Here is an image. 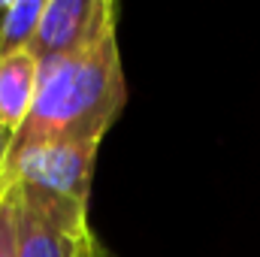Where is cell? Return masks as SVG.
Segmentation results:
<instances>
[{
  "mask_svg": "<svg viewBox=\"0 0 260 257\" xmlns=\"http://www.w3.org/2000/svg\"><path fill=\"white\" fill-rule=\"evenodd\" d=\"M6 6H9V0H0V21H3V12H6Z\"/></svg>",
  "mask_w": 260,
  "mask_h": 257,
  "instance_id": "obj_10",
  "label": "cell"
},
{
  "mask_svg": "<svg viewBox=\"0 0 260 257\" xmlns=\"http://www.w3.org/2000/svg\"><path fill=\"white\" fill-rule=\"evenodd\" d=\"M76 257H115V254L100 242V236H97V233H91V236H88V242L82 245V251H79Z\"/></svg>",
  "mask_w": 260,
  "mask_h": 257,
  "instance_id": "obj_8",
  "label": "cell"
},
{
  "mask_svg": "<svg viewBox=\"0 0 260 257\" xmlns=\"http://www.w3.org/2000/svg\"><path fill=\"white\" fill-rule=\"evenodd\" d=\"M40 85V64L30 52H15L0 58V121L15 136V130L30 115Z\"/></svg>",
  "mask_w": 260,
  "mask_h": 257,
  "instance_id": "obj_5",
  "label": "cell"
},
{
  "mask_svg": "<svg viewBox=\"0 0 260 257\" xmlns=\"http://www.w3.org/2000/svg\"><path fill=\"white\" fill-rule=\"evenodd\" d=\"M9 148H12V133H9V130H6V124L0 121V179H3L6 160H9Z\"/></svg>",
  "mask_w": 260,
  "mask_h": 257,
  "instance_id": "obj_9",
  "label": "cell"
},
{
  "mask_svg": "<svg viewBox=\"0 0 260 257\" xmlns=\"http://www.w3.org/2000/svg\"><path fill=\"white\" fill-rule=\"evenodd\" d=\"M127 100L118 34L85 55L40 67L37 100L15 130L9 160L49 142H103ZM6 160V164H9Z\"/></svg>",
  "mask_w": 260,
  "mask_h": 257,
  "instance_id": "obj_1",
  "label": "cell"
},
{
  "mask_svg": "<svg viewBox=\"0 0 260 257\" xmlns=\"http://www.w3.org/2000/svg\"><path fill=\"white\" fill-rule=\"evenodd\" d=\"M100 142H49L37 145L15 160L6 164L0 188H12L18 182L37 185L58 197H70L79 203L91 200V179L97 164Z\"/></svg>",
  "mask_w": 260,
  "mask_h": 257,
  "instance_id": "obj_4",
  "label": "cell"
},
{
  "mask_svg": "<svg viewBox=\"0 0 260 257\" xmlns=\"http://www.w3.org/2000/svg\"><path fill=\"white\" fill-rule=\"evenodd\" d=\"M0 257H15V185L0 188Z\"/></svg>",
  "mask_w": 260,
  "mask_h": 257,
  "instance_id": "obj_7",
  "label": "cell"
},
{
  "mask_svg": "<svg viewBox=\"0 0 260 257\" xmlns=\"http://www.w3.org/2000/svg\"><path fill=\"white\" fill-rule=\"evenodd\" d=\"M43 12H46V0H9L0 21V58L30 49Z\"/></svg>",
  "mask_w": 260,
  "mask_h": 257,
  "instance_id": "obj_6",
  "label": "cell"
},
{
  "mask_svg": "<svg viewBox=\"0 0 260 257\" xmlns=\"http://www.w3.org/2000/svg\"><path fill=\"white\" fill-rule=\"evenodd\" d=\"M115 34L118 3L112 0H46V12L27 52L43 67L85 55Z\"/></svg>",
  "mask_w": 260,
  "mask_h": 257,
  "instance_id": "obj_3",
  "label": "cell"
},
{
  "mask_svg": "<svg viewBox=\"0 0 260 257\" xmlns=\"http://www.w3.org/2000/svg\"><path fill=\"white\" fill-rule=\"evenodd\" d=\"M91 233L88 203L15 185V257H76Z\"/></svg>",
  "mask_w": 260,
  "mask_h": 257,
  "instance_id": "obj_2",
  "label": "cell"
}]
</instances>
